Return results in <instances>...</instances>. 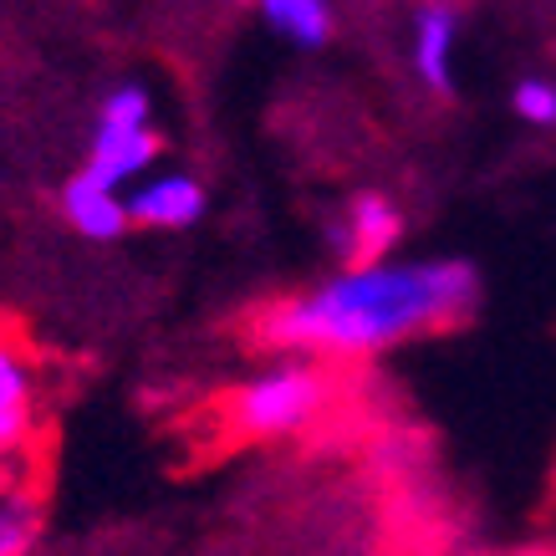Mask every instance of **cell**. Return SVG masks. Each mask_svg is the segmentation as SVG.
<instances>
[{"label": "cell", "mask_w": 556, "mask_h": 556, "mask_svg": "<svg viewBox=\"0 0 556 556\" xmlns=\"http://www.w3.org/2000/svg\"><path fill=\"white\" fill-rule=\"evenodd\" d=\"M36 434V372L16 342L0 338V459L21 455Z\"/></svg>", "instance_id": "obj_8"}, {"label": "cell", "mask_w": 556, "mask_h": 556, "mask_svg": "<svg viewBox=\"0 0 556 556\" xmlns=\"http://www.w3.org/2000/svg\"><path fill=\"white\" fill-rule=\"evenodd\" d=\"M338 404V368L317 357H276L225 393V429L240 439L306 434Z\"/></svg>", "instance_id": "obj_2"}, {"label": "cell", "mask_w": 556, "mask_h": 556, "mask_svg": "<svg viewBox=\"0 0 556 556\" xmlns=\"http://www.w3.org/2000/svg\"><path fill=\"white\" fill-rule=\"evenodd\" d=\"M404 236V210L368 189V194H357L342 219L332 225V245H338L342 266H378V261H393V245Z\"/></svg>", "instance_id": "obj_4"}, {"label": "cell", "mask_w": 556, "mask_h": 556, "mask_svg": "<svg viewBox=\"0 0 556 556\" xmlns=\"http://www.w3.org/2000/svg\"><path fill=\"white\" fill-rule=\"evenodd\" d=\"M159 128H153V98L143 83H118L108 87V98L98 102V123H92V143H87L83 174H92L98 185L128 189L153 174L159 159Z\"/></svg>", "instance_id": "obj_3"}, {"label": "cell", "mask_w": 556, "mask_h": 556, "mask_svg": "<svg viewBox=\"0 0 556 556\" xmlns=\"http://www.w3.org/2000/svg\"><path fill=\"white\" fill-rule=\"evenodd\" d=\"M455 51H459V5L455 0H424L414 11V36L408 56L429 92H455Z\"/></svg>", "instance_id": "obj_6"}, {"label": "cell", "mask_w": 556, "mask_h": 556, "mask_svg": "<svg viewBox=\"0 0 556 556\" xmlns=\"http://www.w3.org/2000/svg\"><path fill=\"white\" fill-rule=\"evenodd\" d=\"M480 302V276L455 255L342 266L317 287L276 296L251 317V338L276 357H317L327 368L378 357L414 338L465 321Z\"/></svg>", "instance_id": "obj_1"}, {"label": "cell", "mask_w": 556, "mask_h": 556, "mask_svg": "<svg viewBox=\"0 0 556 556\" xmlns=\"http://www.w3.org/2000/svg\"><path fill=\"white\" fill-rule=\"evenodd\" d=\"M56 204H62V219H67L72 230L83 240H98V245H108V240H118L134 230V219H128V194L98 185V179L83 169L62 185Z\"/></svg>", "instance_id": "obj_7"}, {"label": "cell", "mask_w": 556, "mask_h": 556, "mask_svg": "<svg viewBox=\"0 0 556 556\" xmlns=\"http://www.w3.org/2000/svg\"><path fill=\"white\" fill-rule=\"evenodd\" d=\"M41 536V506L31 495H0V556H31Z\"/></svg>", "instance_id": "obj_10"}, {"label": "cell", "mask_w": 556, "mask_h": 556, "mask_svg": "<svg viewBox=\"0 0 556 556\" xmlns=\"http://www.w3.org/2000/svg\"><path fill=\"white\" fill-rule=\"evenodd\" d=\"M255 11L291 47H321L332 36V5L327 0H255Z\"/></svg>", "instance_id": "obj_9"}, {"label": "cell", "mask_w": 556, "mask_h": 556, "mask_svg": "<svg viewBox=\"0 0 556 556\" xmlns=\"http://www.w3.org/2000/svg\"><path fill=\"white\" fill-rule=\"evenodd\" d=\"M204 185L194 174H149V179H138L128 189V219H134V230H189V225H200L204 219Z\"/></svg>", "instance_id": "obj_5"}, {"label": "cell", "mask_w": 556, "mask_h": 556, "mask_svg": "<svg viewBox=\"0 0 556 556\" xmlns=\"http://www.w3.org/2000/svg\"><path fill=\"white\" fill-rule=\"evenodd\" d=\"M510 108L531 128H556V83L552 77H521L510 87Z\"/></svg>", "instance_id": "obj_11"}]
</instances>
